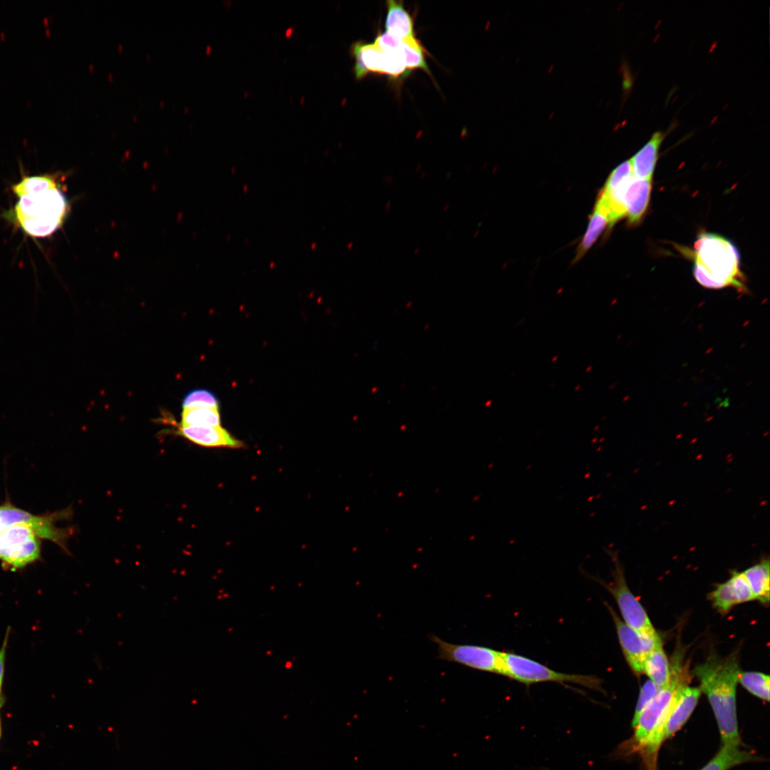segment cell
<instances>
[{
  "instance_id": "cell-1",
  "label": "cell",
  "mask_w": 770,
  "mask_h": 770,
  "mask_svg": "<svg viewBox=\"0 0 770 770\" xmlns=\"http://www.w3.org/2000/svg\"><path fill=\"white\" fill-rule=\"evenodd\" d=\"M12 191L19 200L11 216L26 234L45 237L62 226L69 204L56 175L24 176Z\"/></svg>"
},
{
  "instance_id": "cell-2",
  "label": "cell",
  "mask_w": 770,
  "mask_h": 770,
  "mask_svg": "<svg viewBox=\"0 0 770 770\" xmlns=\"http://www.w3.org/2000/svg\"><path fill=\"white\" fill-rule=\"evenodd\" d=\"M740 671L736 652L725 657L712 654L693 669L712 708L723 745H741L736 702Z\"/></svg>"
},
{
  "instance_id": "cell-3",
  "label": "cell",
  "mask_w": 770,
  "mask_h": 770,
  "mask_svg": "<svg viewBox=\"0 0 770 770\" xmlns=\"http://www.w3.org/2000/svg\"><path fill=\"white\" fill-rule=\"evenodd\" d=\"M694 245V274L702 286L709 289L733 287L746 291L739 255L732 242L721 236L705 233L698 237Z\"/></svg>"
},
{
  "instance_id": "cell-4",
  "label": "cell",
  "mask_w": 770,
  "mask_h": 770,
  "mask_svg": "<svg viewBox=\"0 0 770 770\" xmlns=\"http://www.w3.org/2000/svg\"><path fill=\"white\" fill-rule=\"evenodd\" d=\"M702 691L690 687L685 677L678 685L669 711L656 730L633 749L642 757L647 770H656L657 756L662 744L679 731L696 707Z\"/></svg>"
},
{
  "instance_id": "cell-5",
  "label": "cell",
  "mask_w": 770,
  "mask_h": 770,
  "mask_svg": "<svg viewBox=\"0 0 770 770\" xmlns=\"http://www.w3.org/2000/svg\"><path fill=\"white\" fill-rule=\"evenodd\" d=\"M503 675L525 685L543 682L576 684L584 687L601 689V680L594 675L559 672L528 657L503 652Z\"/></svg>"
},
{
  "instance_id": "cell-6",
  "label": "cell",
  "mask_w": 770,
  "mask_h": 770,
  "mask_svg": "<svg viewBox=\"0 0 770 770\" xmlns=\"http://www.w3.org/2000/svg\"><path fill=\"white\" fill-rule=\"evenodd\" d=\"M679 662L677 660L671 665V677L669 682L659 689L637 718L632 722V726L635 729L631 741L632 748L653 733L665 718L675 691L681 681L686 677Z\"/></svg>"
},
{
  "instance_id": "cell-7",
  "label": "cell",
  "mask_w": 770,
  "mask_h": 770,
  "mask_svg": "<svg viewBox=\"0 0 770 770\" xmlns=\"http://www.w3.org/2000/svg\"><path fill=\"white\" fill-rule=\"evenodd\" d=\"M429 639L436 645L440 659L503 675V652L476 645L451 643L433 634Z\"/></svg>"
},
{
  "instance_id": "cell-8",
  "label": "cell",
  "mask_w": 770,
  "mask_h": 770,
  "mask_svg": "<svg viewBox=\"0 0 770 770\" xmlns=\"http://www.w3.org/2000/svg\"><path fill=\"white\" fill-rule=\"evenodd\" d=\"M71 513L69 509L48 515H34L10 504L0 506V532L14 524H24L30 527L38 538L51 540L66 550V542L71 534L69 528L56 526V521Z\"/></svg>"
},
{
  "instance_id": "cell-9",
  "label": "cell",
  "mask_w": 770,
  "mask_h": 770,
  "mask_svg": "<svg viewBox=\"0 0 770 770\" xmlns=\"http://www.w3.org/2000/svg\"><path fill=\"white\" fill-rule=\"evenodd\" d=\"M609 554L615 563L614 580L609 584L603 581L600 582L615 599L623 618L622 621L638 632L648 635L657 634L645 608L629 589L616 553L610 551Z\"/></svg>"
},
{
  "instance_id": "cell-10",
  "label": "cell",
  "mask_w": 770,
  "mask_h": 770,
  "mask_svg": "<svg viewBox=\"0 0 770 770\" xmlns=\"http://www.w3.org/2000/svg\"><path fill=\"white\" fill-rule=\"evenodd\" d=\"M38 537L24 524H14L0 532V560L13 568L33 563L40 556Z\"/></svg>"
},
{
  "instance_id": "cell-11",
  "label": "cell",
  "mask_w": 770,
  "mask_h": 770,
  "mask_svg": "<svg viewBox=\"0 0 770 770\" xmlns=\"http://www.w3.org/2000/svg\"><path fill=\"white\" fill-rule=\"evenodd\" d=\"M350 51L354 58V73L356 79H361L369 72L385 74L394 78L408 73L399 55L386 52L374 43L357 41L352 44Z\"/></svg>"
},
{
  "instance_id": "cell-12",
  "label": "cell",
  "mask_w": 770,
  "mask_h": 770,
  "mask_svg": "<svg viewBox=\"0 0 770 770\" xmlns=\"http://www.w3.org/2000/svg\"><path fill=\"white\" fill-rule=\"evenodd\" d=\"M615 625L618 640L624 656L633 671L637 675L644 673V663L648 654L657 647L662 645L658 635L638 632L618 617L607 603H605Z\"/></svg>"
},
{
  "instance_id": "cell-13",
  "label": "cell",
  "mask_w": 770,
  "mask_h": 770,
  "mask_svg": "<svg viewBox=\"0 0 770 770\" xmlns=\"http://www.w3.org/2000/svg\"><path fill=\"white\" fill-rule=\"evenodd\" d=\"M189 441L206 448H241L244 443L220 426H181L174 432Z\"/></svg>"
},
{
  "instance_id": "cell-14",
  "label": "cell",
  "mask_w": 770,
  "mask_h": 770,
  "mask_svg": "<svg viewBox=\"0 0 770 770\" xmlns=\"http://www.w3.org/2000/svg\"><path fill=\"white\" fill-rule=\"evenodd\" d=\"M714 607L727 612L732 607L754 599L743 572L733 571L731 578L719 584L711 594Z\"/></svg>"
},
{
  "instance_id": "cell-15",
  "label": "cell",
  "mask_w": 770,
  "mask_h": 770,
  "mask_svg": "<svg viewBox=\"0 0 770 770\" xmlns=\"http://www.w3.org/2000/svg\"><path fill=\"white\" fill-rule=\"evenodd\" d=\"M651 187V180L638 179L635 176L628 183L624 202L629 224H636L642 217L649 204Z\"/></svg>"
},
{
  "instance_id": "cell-16",
  "label": "cell",
  "mask_w": 770,
  "mask_h": 770,
  "mask_svg": "<svg viewBox=\"0 0 770 770\" xmlns=\"http://www.w3.org/2000/svg\"><path fill=\"white\" fill-rule=\"evenodd\" d=\"M666 136L663 131L654 132L650 140L630 159L636 178L651 180L657 161L659 148Z\"/></svg>"
},
{
  "instance_id": "cell-17",
  "label": "cell",
  "mask_w": 770,
  "mask_h": 770,
  "mask_svg": "<svg viewBox=\"0 0 770 770\" xmlns=\"http://www.w3.org/2000/svg\"><path fill=\"white\" fill-rule=\"evenodd\" d=\"M385 19L386 31L401 40L415 38L414 22L403 2L389 0Z\"/></svg>"
},
{
  "instance_id": "cell-18",
  "label": "cell",
  "mask_w": 770,
  "mask_h": 770,
  "mask_svg": "<svg viewBox=\"0 0 770 770\" xmlns=\"http://www.w3.org/2000/svg\"><path fill=\"white\" fill-rule=\"evenodd\" d=\"M754 753L736 745H723L717 754L700 770H729L744 763L757 761Z\"/></svg>"
},
{
  "instance_id": "cell-19",
  "label": "cell",
  "mask_w": 770,
  "mask_h": 770,
  "mask_svg": "<svg viewBox=\"0 0 770 770\" xmlns=\"http://www.w3.org/2000/svg\"><path fill=\"white\" fill-rule=\"evenodd\" d=\"M607 225L610 226V212L606 206L597 200L587 229L577 249L574 262L584 256Z\"/></svg>"
},
{
  "instance_id": "cell-20",
  "label": "cell",
  "mask_w": 770,
  "mask_h": 770,
  "mask_svg": "<svg viewBox=\"0 0 770 770\" xmlns=\"http://www.w3.org/2000/svg\"><path fill=\"white\" fill-rule=\"evenodd\" d=\"M754 597L760 602H769V560L763 559L743 572Z\"/></svg>"
},
{
  "instance_id": "cell-21",
  "label": "cell",
  "mask_w": 770,
  "mask_h": 770,
  "mask_svg": "<svg viewBox=\"0 0 770 770\" xmlns=\"http://www.w3.org/2000/svg\"><path fill=\"white\" fill-rule=\"evenodd\" d=\"M644 673L659 689L664 687L671 677V665L662 648V645L654 649L644 663Z\"/></svg>"
},
{
  "instance_id": "cell-22",
  "label": "cell",
  "mask_w": 770,
  "mask_h": 770,
  "mask_svg": "<svg viewBox=\"0 0 770 770\" xmlns=\"http://www.w3.org/2000/svg\"><path fill=\"white\" fill-rule=\"evenodd\" d=\"M425 52L423 46L415 37L402 40L398 54L401 57L407 70L419 68L431 75L424 57Z\"/></svg>"
},
{
  "instance_id": "cell-23",
  "label": "cell",
  "mask_w": 770,
  "mask_h": 770,
  "mask_svg": "<svg viewBox=\"0 0 770 770\" xmlns=\"http://www.w3.org/2000/svg\"><path fill=\"white\" fill-rule=\"evenodd\" d=\"M181 426H220L221 417L219 409L194 408L183 409Z\"/></svg>"
},
{
  "instance_id": "cell-24",
  "label": "cell",
  "mask_w": 770,
  "mask_h": 770,
  "mask_svg": "<svg viewBox=\"0 0 770 770\" xmlns=\"http://www.w3.org/2000/svg\"><path fill=\"white\" fill-rule=\"evenodd\" d=\"M738 682L751 694L764 701L769 700V676L759 672H741Z\"/></svg>"
},
{
  "instance_id": "cell-25",
  "label": "cell",
  "mask_w": 770,
  "mask_h": 770,
  "mask_svg": "<svg viewBox=\"0 0 770 770\" xmlns=\"http://www.w3.org/2000/svg\"><path fill=\"white\" fill-rule=\"evenodd\" d=\"M217 396L206 389H196L189 391L183 398V409L194 408L219 409Z\"/></svg>"
},
{
  "instance_id": "cell-26",
  "label": "cell",
  "mask_w": 770,
  "mask_h": 770,
  "mask_svg": "<svg viewBox=\"0 0 770 770\" xmlns=\"http://www.w3.org/2000/svg\"><path fill=\"white\" fill-rule=\"evenodd\" d=\"M633 176L631 161L630 160H625L612 170L602 190L610 191L614 190Z\"/></svg>"
},
{
  "instance_id": "cell-27",
  "label": "cell",
  "mask_w": 770,
  "mask_h": 770,
  "mask_svg": "<svg viewBox=\"0 0 770 770\" xmlns=\"http://www.w3.org/2000/svg\"><path fill=\"white\" fill-rule=\"evenodd\" d=\"M659 690V688L656 684H654L650 679L646 681L642 684L640 689L632 722H634L637 718L640 712L653 699V697L657 694Z\"/></svg>"
},
{
  "instance_id": "cell-28",
  "label": "cell",
  "mask_w": 770,
  "mask_h": 770,
  "mask_svg": "<svg viewBox=\"0 0 770 770\" xmlns=\"http://www.w3.org/2000/svg\"><path fill=\"white\" fill-rule=\"evenodd\" d=\"M9 632V629H8L7 631H6V634L4 642H3L2 646H1V647L0 649V696H1V690L3 677H4V672L5 657H6V647H7V642H8Z\"/></svg>"
},
{
  "instance_id": "cell-29",
  "label": "cell",
  "mask_w": 770,
  "mask_h": 770,
  "mask_svg": "<svg viewBox=\"0 0 770 770\" xmlns=\"http://www.w3.org/2000/svg\"><path fill=\"white\" fill-rule=\"evenodd\" d=\"M391 202H388L386 203V207H385V211H386V212H388V211L389 210V209H390V207H391Z\"/></svg>"
},
{
  "instance_id": "cell-30",
  "label": "cell",
  "mask_w": 770,
  "mask_h": 770,
  "mask_svg": "<svg viewBox=\"0 0 770 770\" xmlns=\"http://www.w3.org/2000/svg\"><path fill=\"white\" fill-rule=\"evenodd\" d=\"M448 208H449V205H448V204H446V205H445V206L443 207V210L444 212H446V210H448Z\"/></svg>"
},
{
  "instance_id": "cell-31",
  "label": "cell",
  "mask_w": 770,
  "mask_h": 770,
  "mask_svg": "<svg viewBox=\"0 0 770 770\" xmlns=\"http://www.w3.org/2000/svg\"><path fill=\"white\" fill-rule=\"evenodd\" d=\"M419 251H420L419 247H416L414 251V255L418 254Z\"/></svg>"
},
{
  "instance_id": "cell-32",
  "label": "cell",
  "mask_w": 770,
  "mask_h": 770,
  "mask_svg": "<svg viewBox=\"0 0 770 770\" xmlns=\"http://www.w3.org/2000/svg\"><path fill=\"white\" fill-rule=\"evenodd\" d=\"M0 735H1V727H0Z\"/></svg>"
},
{
  "instance_id": "cell-33",
  "label": "cell",
  "mask_w": 770,
  "mask_h": 770,
  "mask_svg": "<svg viewBox=\"0 0 770 770\" xmlns=\"http://www.w3.org/2000/svg\"><path fill=\"white\" fill-rule=\"evenodd\" d=\"M0 727H1V725H0Z\"/></svg>"
}]
</instances>
